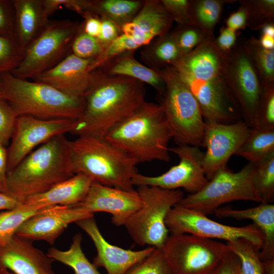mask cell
<instances>
[{
  "label": "cell",
  "instance_id": "obj_1",
  "mask_svg": "<svg viewBox=\"0 0 274 274\" xmlns=\"http://www.w3.org/2000/svg\"><path fill=\"white\" fill-rule=\"evenodd\" d=\"M93 81L83 97L84 109L70 133L104 137L146 101L144 83L124 76L92 71Z\"/></svg>",
  "mask_w": 274,
  "mask_h": 274
},
{
  "label": "cell",
  "instance_id": "obj_2",
  "mask_svg": "<svg viewBox=\"0 0 274 274\" xmlns=\"http://www.w3.org/2000/svg\"><path fill=\"white\" fill-rule=\"evenodd\" d=\"M104 138L138 164L170 160L168 143L173 135L160 104L146 101Z\"/></svg>",
  "mask_w": 274,
  "mask_h": 274
},
{
  "label": "cell",
  "instance_id": "obj_3",
  "mask_svg": "<svg viewBox=\"0 0 274 274\" xmlns=\"http://www.w3.org/2000/svg\"><path fill=\"white\" fill-rule=\"evenodd\" d=\"M67 142L64 134L56 135L31 152L7 173L2 192L22 203L73 176Z\"/></svg>",
  "mask_w": 274,
  "mask_h": 274
},
{
  "label": "cell",
  "instance_id": "obj_4",
  "mask_svg": "<svg viewBox=\"0 0 274 274\" xmlns=\"http://www.w3.org/2000/svg\"><path fill=\"white\" fill-rule=\"evenodd\" d=\"M70 168L74 175L81 173L93 182L121 189H133L136 162L112 145L104 137L83 135L67 140Z\"/></svg>",
  "mask_w": 274,
  "mask_h": 274
},
{
  "label": "cell",
  "instance_id": "obj_5",
  "mask_svg": "<svg viewBox=\"0 0 274 274\" xmlns=\"http://www.w3.org/2000/svg\"><path fill=\"white\" fill-rule=\"evenodd\" d=\"M0 85L3 98L17 117L75 121L84 111L83 97L66 94L47 84L17 78L10 72L0 75Z\"/></svg>",
  "mask_w": 274,
  "mask_h": 274
},
{
  "label": "cell",
  "instance_id": "obj_6",
  "mask_svg": "<svg viewBox=\"0 0 274 274\" xmlns=\"http://www.w3.org/2000/svg\"><path fill=\"white\" fill-rule=\"evenodd\" d=\"M225 61L209 56L176 70L198 102L204 121L231 124L242 120L240 109L227 84Z\"/></svg>",
  "mask_w": 274,
  "mask_h": 274
},
{
  "label": "cell",
  "instance_id": "obj_7",
  "mask_svg": "<svg viewBox=\"0 0 274 274\" xmlns=\"http://www.w3.org/2000/svg\"><path fill=\"white\" fill-rule=\"evenodd\" d=\"M156 72L165 83L160 104L174 141L177 145L201 146L204 121L196 99L172 66Z\"/></svg>",
  "mask_w": 274,
  "mask_h": 274
},
{
  "label": "cell",
  "instance_id": "obj_8",
  "mask_svg": "<svg viewBox=\"0 0 274 274\" xmlns=\"http://www.w3.org/2000/svg\"><path fill=\"white\" fill-rule=\"evenodd\" d=\"M142 206L124 224L135 244L161 249L168 236L165 220L171 209L184 197L180 189L140 186Z\"/></svg>",
  "mask_w": 274,
  "mask_h": 274
},
{
  "label": "cell",
  "instance_id": "obj_9",
  "mask_svg": "<svg viewBox=\"0 0 274 274\" xmlns=\"http://www.w3.org/2000/svg\"><path fill=\"white\" fill-rule=\"evenodd\" d=\"M80 25L69 20H49L25 49L20 64L11 73L19 78L33 80L54 66L72 53V45Z\"/></svg>",
  "mask_w": 274,
  "mask_h": 274
},
{
  "label": "cell",
  "instance_id": "obj_10",
  "mask_svg": "<svg viewBox=\"0 0 274 274\" xmlns=\"http://www.w3.org/2000/svg\"><path fill=\"white\" fill-rule=\"evenodd\" d=\"M255 165L248 162L235 173L226 164L220 168L201 190L184 197L177 204L207 215L214 213L221 205L233 201L260 202L253 184Z\"/></svg>",
  "mask_w": 274,
  "mask_h": 274
},
{
  "label": "cell",
  "instance_id": "obj_11",
  "mask_svg": "<svg viewBox=\"0 0 274 274\" xmlns=\"http://www.w3.org/2000/svg\"><path fill=\"white\" fill-rule=\"evenodd\" d=\"M161 250L172 274H213L230 249L213 239L170 234Z\"/></svg>",
  "mask_w": 274,
  "mask_h": 274
},
{
  "label": "cell",
  "instance_id": "obj_12",
  "mask_svg": "<svg viewBox=\"0 0 274 274\" xmlns=\"http://www.w3.org/2000/svg\"><path fill=\"white\" fill-rule=\"evenodd\" d=\"M224 75L229 89L238 105L242 120L254 128L262 86L242 38L225 53Z\"/></svg>",
  "mask_w": 274,
  "mask_h": 274
},
{
  "label": "cell",
  "instance_id": "obj_13",
  "mask_svg": "<svg viewBox=\"0 0 274 274\" xmlns=\"http://www.w3.org/2000/svg\"><path fill=\"white\" fill-rule=\"evenodd\" d=\"M165 223L170 234H190L227 242L244 238L260 249L263 244L262 234L253 223L242 227L224 225L211 220L201 212L178 204L169 211Z\"/></svg>",
  "mask_w": 274,
  "mask_h": 274
},
{
  "label": "cell",
  "instance_id": "obj_14",
  "mask_svg": "<svg viewBox=\"0 0 274 274\" xmlns=\"http://www.w3.org/2000/svg\"><path fill=\"white\" fill-rule=\"evenodd\" d=\"M169 151L179 157L177 164L157 176L136 173L132 179L133 186H155L169 190L183 188L190 194L201 190L209 181L202 165L204 153L199 147L190 145H177L169 148Z\"/></svg>",
  "mask_w": 274,
  "mask_h": 274
},
{
  "label": "cell",
  "instance_id": "obj_15",
  "mask_svg": "<svg viewBox=\"0 0 274 274\" xmlns=\"http://www.w3.org/2000/svg\"><path fill=\"white\" fill-rule=\"evenodd\" d=\"M74 120H42L19 116L7 150V173L18 164L33 149L58 135L71 132Z\"/></svg>",
  "mask_w": 274,
  "mask_h": 274
},
{
  "label": "cell",
  "instance_id": "obj_16",
  "mask_svg": "<svg viewBox=\"0 0 274 274\" xmlns=\"http://www.w3.org/2000/svg\"><path fill=\"white\" fill-rule=\"evenodd\" d=\"M250 129L242 120L231 124L204 121L201 146L206 148V151L202 165L208 181L227 164L248 136Z\"/></svg>",
  "mask_w": 274,
  "mask_h": 274
},
{
  "label": "cell",
  "instance_id": "obj_17",
  "mask_svg": "<svg viewBox=\"0 0 274 274\" xmlns=\"http://www.w3.org/2000/svg\"><path fill=\"white\" fill-rule=\"evenodd\" d=\"M92 216L93 214L78 204L54 206L28 219L16 235L32 242L44 241L52 245L68 225Z\"/></svg>",
  "mask_w": 274,
  "mask_h": 274
},
{
  "label": "cell",
  "instance_id": "obj_18",
  "mask_svg": "<svg viewBox=\"0 0 274 274\" xmlns=\"http://www.w3.org/2000/svg\"><path fill=\"white\" fill-rule=\"evenodd\" d=\"M89 212H107L117 226L124 225L142 206L136 190H126L93 182L83 200L77 204Z\"/></svg>",
  "mask_w": 274,
  "mask_h": 274
},
{
  "label": "cell",
  "instance_id": "obj_19",
  "mask_svg": "<svg viewBox=\"0 0 274 274\" xmlns=\"http://www.w3.org/2000/svg\"><path fill=\"white\" fill-rule=\"evenodd\" d=\"M91 238L97 251L93 263L105 268L108 274H125L154 250L149 247L141 250H126L111 244L101 233L93 216L76 223Z\"/></svg>",
  "mask_w": 274,
  "mask_h": 274
},
{
  "label": "cell",
  "instance_id": "obj_20",
  "mask_svg": "<svg viewBox=\"0 0 274 274\" xmlns=\"http://www.w3.org/2000/svg\"><path fill=\"white\" fill-rule=\"evenodd\" d=\"M93 59H82L71 53L33 80L47 84L66 94L83 97L93 80V73L89 71Z\"/></svg>",
  "mask_w": 274,
  "mask_h": 274
},
{
  "label": "cell",
  "instance_id": "obj_21",
  "mask_svg": "<svg viewBox=\"0 0 274 274\" xmlns=\"http://www.w3.org/2000/svg\"><path fill=\"white\" fill-rule=\"evenodd\" d=\"M54 260L32 241L15 235L11 241L0 247V264L15 274H56Z\"/></svg>",
  "mask_w": 274,
  "mask_h": 274
},
{
  "label": "cell",
  "instance_id": "obj_22",
  "mask_svg": "<svg viewBox=\"0 0 274 274\" xmlns=\"http://www.w3.org/2000/svg\"><path fill=\"white\" fill-rule=\"evenodd\" d=\"M220 218L248 219L260 230L263 239L259 251L261 261L274 259V204L260 203L256 207L244 210L219 208L214 213Z\"/></svg>",
  "mask_w": 274,
  "mask_h": 274
},
{
  "label": "cell",
  "instance_id": "obj_23",
  "mask_svg": "<svg viewBox=\"0 0 274 274\" xmlns=\"http://www.w3.org/2000/svg\"><path fill=\"white\" fill-rule=\"evenodd\" d=\"M85 174L78 173L47 191L26 199L22 203L39 206H72L81 202L92 183Z\"/></svg>",
  "mask_w": 274,
  "mask_h": 274
},
{
  "label": "cell",
  "instance_id": "obj_24",
  "mask_svg": "<svg viewBox=\"0 0 274 274\" xmlns=\"http://www.w3.org/2000/svg\"><path fill=\"white\" fill-rule=\"evenodd\" d=\"M14 10V36L24 50L45 27L46 16L42 0H12Z\"/></svg>",
  "mask_w": 274,
  "mask_h": 274
},
{
  "label": "cell",
  "instance_id": "obj_25",
  "mask_svg": "<svg viewBox=\"0 0 274 274\" xmlns=\"http://www.w3.org/2000/svg\"><path fill=\"white\" fill-rule=\"evenodd\" d=\"M135 51L123 52L108 61L96 70L107 76L127 77L147 83L162 97L165 90L162 78L157 72L138 61L134 57Z\"/></svg>",
  "mask_w": 274,
  "mask_h": 274
},
{
  "label": "cell",
  "instance_id": "obj_26",
  "mask_svg": "<svg viewBox=\"0 0 274 274\" xmlns=\"http://www.w3.org/2000/svg\"><path fill=\"white\" fill-rule=\"evenodd\" d=\"M183 56L172 31L154 38L140 53L146 66L154 71L173 66Z\"/></svg>",
  "mask_w": 274,
  "mask_h": 274
},
{
  "label": "cell",
  "instance_id": "obj_27",
  "mask_svg": "<svg viewBox=\"0 0 274 274\" xmlns=\"http://www.w3.org/2000/svg\"><path fill=\"white\" fill-rule=\"evenodd\" d=\"M132 22L153 40L170 31L173 21L160 0H145Z\"/></svg>",
  "mask_w": 274,
  "mask_h": 274
},
{
  "label": "cell",
  "instance_id": "obj_28",
  "mask_svg": "<svg viewBox=\"0 0 274 274\" xmlns=\"http://www.w3.org/2000/svg\"><path fill=\"white\" fill-rule=\"evenodd\" d=\"M144 1L87 0L86 13L107 18L120 28L130 22L141 9Z\"/></svg>",
  "mask_w": 274,
  "mask_h": 274
},
{
  "label": "cell",
  "instance_id": "obj_29",
  "mask_svg": "<svg viewBox=\"0 0 274 274\" xmlns=\"http://www.w3.org/2000/svg\"><path fill=\"white\" fill-rule=\"evenodd\" d=\"M235 0H190L189 15L191 23L199 27L207 41L215 40L214 30L224 6Z\"/></svg>",
  "mask_w": 274,
  "mask_h": 274
},
{
  "label": "cell",
  "instance_id": "obj_30",
  "mask_svg": "<svg viewBox=\"0 0 274 274\" xmlns=\"http://www.w3.org/2000/svg\"><path fill=\"white\" fill-rule=\"evenodd\" d=\"M274 153V129L251 128L234 155L256 163Z\"/></svg>",
  "mask_w": 274,
  "mask_h": 274
},
{
  "label": "cell",
  "instance_id": "obj_31",
  "mask_svg": "<svg viewBox=\"0 0 274 274\" xmlns=\"http://www.w3.org/2000/svg\"><path fill=\"white\" fill-rule=\"evenodd\" d=\"M54 206H39L22 203L0 213V247L8 244L22 224L32 216Z\"/></svg>",
  "mask_w": 274,
  "mask_h": 274
},
{
  "label": "cell",
  "instance_id": "obj_32",
  "mask_svg": "<svg viewBox=\"0 0 274 274\" xmlns=\"http://www.w3.org/2000/svg\"><path fill=\"white\" fill-rule=\"evenodd\" d=\"M82 240L81 234H76L67 250L50 248L47 255L54 261H58L72 267L74 274H101L97 267L91 263L84 254L81 248Z\"/></svg>",
  "mask_w": 274,
  "mask_h": 274
},
{
  "label": "cell",
  "instance_id": "obj_33",
  "mask_svg": "<svg viewBox=\"0 0 274 274\" xmlns=\"http://www.w3.org/2000/svg\"><path fill=\"white\" fill-rule=\"evenodd\" d=\"M242 39L262 86L274 84V49L263 48L253 36Z\"/></svg>",
  "mask_w": 274,
  "mask_h": 274
},
{
  "label": "cell",
  "instance_id": "obj_34",
  "mask_svg": "<svg viewBox=\"0 0 274 274\" xmlns=\"http://www.w3.org/2000/svg\"><path fill=\"white\" fill-rule=\"evenodd\" d=\"M255 165L253 184L260 203H272L274 200V153Z\"/></svg>",
  "mask_w": 274,
  "mask_h": 274
},
{
  "label": "cell",
  "instance_id": "obj_35",
  "mask_svg": "<svg viewBox=\"0 0 274 274\" xmlns=\"http://www.w3.org/2000/svg\"><path fill=\"white\" fill-rule=\"evenodd\" d=\"M237 2L246 11V26L251 30H258L268 24L274 23V0H239Z\"/></svg>",
  "mask_w": 274,
  "mask_h": 274
},
{
  "label": "cell",
  "instance_id": "obj_36",
  "mask_svg": "<svg viewBox=\"0 0 274 274\" xmlns=\"http://www.w3.org/2000/svg\"><path fill=\"white\" fill-rule=\"evenodd\" d=\"M226 244L239 258L243 274H263L259 247L244 238L227 242Z\"/></svg>",
  "mask_w": 274,
  "mask_h": 274
},
{
  "label": "cell",
  "instance_id": "obj_37",
  "mask_svg": "<svg viewBox=\"0 0 274 274\" xmlns=\"http://www.w3.org/2000/svg\"><path fill=\"white\" fill-rule=\"evenodd\" d=\"M24 50L14 35L11 36L0 35V75L12 72L21 63Z\"/></svg>",
  "mask_w": 274,
  "mask_h": 274
},
{
  "label": "cell",
  "instance_id": "obj_38",
  "mask_svg": "<svg viewBox=\"0 0 274 274\" xmlns=\"http://www.w3.org/2000/svg\"><path fill=\"white\" fill-rule=\"evenodd\" d=\"M254 128L274 129V84L262 87Z\"/></svg>",
  "mask_w": 274,
  "mask_h": 274
},
{
  "label": "cell",
  "instance_id": "obj_39",
  "mask_svg": "<svg viewBox=\"0 0 274 274\" xmlns=\"http://www.w3.org/2000/svg\"><path fill=\"white\" fill-rule=\"evenodd\" d=\"M104 49L97 38L84 31L82 22L81 23L72 45V53L82 59H91L99 55Z\"/></svg>",
  "mask_w": 274,
  "mask_h": 274
},
{
  "label": "cell",
  "instance_id": "obj_40",
  "mask_svg": "<svg viewBox=\"0 0 274 274\" xmlns=\"http://www.w3.org/2000/svg\"><path fill=\"white\" fill-rule=\"evenodd\" d=\"M172 32L184 56L206 40L200 29L193 24L178 25Z\"/></svg>",
  "mask_w": 274,
  "mask_h": 274
},
{
  "label": "cell",
  "instance_id": "obj_41",
  "mask_svg": "<svg viewBox=\"0 0 274 274\" xmlns=\"http://www.w3.org/2000/svg\"><path fill=\"white\" fill-rule=\"evenodd\" d=\"M140 47L134 43L123 33L105 47L101 53L93 59L90 63L89 71L92 72L108 61L120 54L128 51L135 50Z\"/></svg>",
  "mask_w": 274,
  "mask_h": 274
},
{
  "label": "cell",
  "instance_id": "obj_42",
  "mask_svg": "<svg viewBox=\"0 0 274 274\" xmlns=\"http://www.w3.org/2000/svg\"><path fill=\"white\" fill-rule=\"evenodd\" d=\"M125 274H172L161 249L153 252Z\"/></svg>",
  "mask_w": 274,
  "mask_h": 274
},
{
  "label": "cell",
  "instance_id": "obj_43",
  "mask_svg": "<svg viewBox=\"0 0 274 274\" xmlns=\"http://www.w3.org/2000/svg\"><path fill=\"white\" fill-rule=\"evenodd\" d=\"M17 117L8 101L0 99V144L4 147L11 140Z\"/></svg>",
  "mask_w": 274,
  "mask_h": 274
},
{
  "label": "cell",
  "instance_id": "obj_44",
  "mask_svg": "<svg viewBox=\"0 0 274 274\" xmlns=\"http://www.w3.org/2000/svg\"><path fill=\"white\" fill-rule=\"evenodd\" d=\"M173 21L178 25L192 24L189 15L190 0H160Z\"/></svg>",
  "mask_w": 274,
  "mask_h": 274
},
{
  "label": "cell",
  "instance_id": "obj_45",
  "mask_svg": "<svg viewBox=\"0 0 274 274\" xmlns=\"http://www.w3.org/2000/svg\"><path fill=\"white\" fill-rule=\"evenodd\" d=\"M14 35V10L12 1L0 0V35Z\"/></svg>",
  "mask_w": 274,
  "mask_h": 274
},
{
  "label": "cell",
  "instance_id": "obj_46",
  "mask_svg": "<svg viewBox=\"0 0 274 274\" xmlns=\"http://www.w3.org/2000/svg\"><path fill=\"white\" fill-rule=\"evenodd\" d=\"M100 19L101 27L97 38L105 48L122 32L121 28L111 20L101 17Z\"/></svg>",
  "mask_w": 274,
  "mask_h": 274
},
{
  "label": "cell",
  "instance_id": "obj_47",
  "mask_svg": "<svg viewBox=\"0 0 274 274\" xmlns=\"http://www.w3.org/2000/svg\"><path fill=\"white\" fill-rule=\"evenodd\" d=\"M213 274H243L237 255L230 250Z\"/></svg>",
  "mask_w": 274,
  "mask_h": 274
},
{
  "label": "cell",
  "instance_id": "obj_48",
  "mask_svg": "<svg viewBox=\"0 0 274 274\" xmlns=\"http://www.w3.org/2000/svg\"><path fill=\"white\" fill-rule=\"evenodd\" d=\"M237 40L236 31L226 26H222L220 28L218 37L215 38V44L218 49L225 54L235 46Z\"/></svg>",
  "mask_w": 274,
  "mask_h": 274
},
{
  "label": "cell",
  "instance_id": "obj_49",
  "mask_svg": "<svg viewBox=\"0 0 274 274\" xmlns=\"http://www.w3.org/2000/svg\"><path fill=\"white\" fill-rule=\"evenodd\" d=\"M247 23V15L244 8L240 5L238 9L232 13L226 20V26L236 31L245 29Z\"/></svg>",
  "mask_w": 274,
  "mask_h": 274
},
{
  "label": "cell",
  "instance_id": "obj_50",
  "mask_svg": "<svg viewBox=\"0 0 274 274\" xmlns=\"http://www.w3.org/2000/svg\"><path fill=\"white\" fill-rule=\"evenodd\" d=\"M82 17L84 18L82 22L83 29L88 35L97 38L99 35L101 21L97 15L86 13Z\"/></svg>",
  "mask_w": 274,
  "mask_h": 274
},
{
  "label": "cell",
  "instance_id": "obj_51",
  "mask_svg": "<svg viewBox=\"0 0 274 274\" xmlns=\"http://www.w3.org/2000/svg\"><path fill=\"white\" fill-rule=\"evenodd\" d=\"M7 173V151L0 144V191L2 192L5 186Z\"/></svg>",
  "mask_w": 274,
  "mask_h": 274
},
{
  "label": "cell",
  "instance_id": "obj_52",
  "mask_svg": "<svg viewBox=\"0 0 274 274\" xmlns=\"http://www.w3.org/2000/svg\"><path fill=\"white\" fill-rule=\"evenodd\" d=\"M21 204V202L11 196L0 191V210H12Z\"/></svg>",
  "mask_w": 274,
  "mask_h": 274
},
{
  "label": "cell",
  "instance_id": "obj_53",
  "mask_svg": "<svg viewBox=\"0 0 274 274\" xmlns=\"http://www.w3.org/2000/svg\"><path fill=\"white\" fill-rule=\"evenodd\" d=\"M259 41L263 48L269 50L274 49V37L261 35Z\"/></svg>",
  "mask_w": 274,
  "mask_h": 274
},
{
  "label": "cell",
  "instance_id": "obj_54",
  "mask_svg": "<svg viewBox=\"0 0 274 274\" xmlns=\"http://www.w3.org/2000/svg\"><path fill=\"white\" fill-rule=\"evenodd\" d=\"M263 274H274V259L262 261Z\"/></svg>",
  "mask_w": 274,
  "mask_h": 274
},
{
  "label": "cell",
  "instance_id": "obj_55",
  "mask_svg": "<svg viewBox=\"0 0 274 274\" xmlns=\"http://www.w3.org/2000/svg\"><path fill=\"white\" fill-rule=\"evenodd\" d=\"M261 35L274 37V23L268 24L261 29Z\"/></svg>",
  "mask_w": 274,
  "mask_h": 274
},
{
  "label": "cell",
  "instance_id": "obj_56",
  "mask_svg": "<svg viewBox=\"0 0 274 274\" xmlns=\"http://www.w3.org/2000/svg\"><path fill=\"white\" fill-rule=\"evenodd\" d=\"M7 269L0 264V274H15L12 271H8Z\"/></svg>",
  "mask_w": 274,
  "mask_h": 274
},
{
  "label": "cell",
  "instance_id": "obj_57",
  "mask_svg": "<svg viewBox=\"0 0 274 274\" xmlns=\"http://www.w3.org/2000/svg\"><path fill=\"white\" fill-rule=\"evenodd\" d=\"M3 98L2 97V90H1V87L0 85V99Z\"/></svg>",
  "mask_w": 274,
  "mask_h": 274
}]
</instances>
